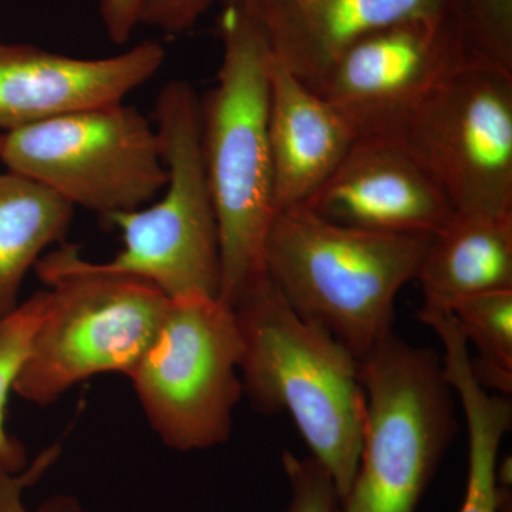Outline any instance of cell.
Listing matches in <instances>:
<instances>
[{
	"mask_svg": "<svg viewBox=\"0 0 512 512\" xmlns=\"http://www.w3.org/2000/svg\"><path fill=\"white\" fill-rule=\"evenodd\" d=\"M232 309L241 338L244 394L259 412L292 417L311 457L328 471L342 497L362 448L366 399L359 360L293 311L268 275Z\"/></svg>",
	"mask_w": 512,
	"mask_h": 512,
	"instance_id": "obj_1",
	"label": "cell"
},
{
	"mask_svg": "<svg viewBox=\"0 0 512 512\" xmlns=\"http://www.w3.org/2000/svg\"><path fill=\"white\" fill-rule=\"evenodd\" d=\"M217 84L201 103V141L220 232V299L234 306L264 278L276 212L266 47L237 5L222 12Z\"/></svg>",
	"mask_w": 512,
	"mask_h": 512,
	"instance_id": "obj_2",
	"label": "cell"
},
{
	"mask_svg": "<svg viewBox=\"0 0 512 512\" xmlns=\"http://www.w3.org/2000/svg\"><path fill=\"white\" fill-rule=\"evenodd\" d=\"M430 241L342 227L293 205L272 221L265 269L293 311L360 362L393 332L394 302L417 278Z\"/></svg>",
	"mask_w": 512,
	"mask_h": 512,
	"instance_id": "obj_3",
	"label": "cell"
},
{
	"mask_svg": "<svg viewBox=\"0 0 512 512\" xmlns=\"http://www.w3.org/2000/svg\"><path fill=\"white\" fill-rule=\"evenodd\" d=\"M35 271L47 286L46 309L13 392L47 406L94 376H130L170 298L147 282L90 271L73 245L43 255Z\"/></svg>",
	"mask_w": 512,
	"mask_h": 512,
	"instance_id": "obj_4",
	"label": "cell"
},
{
	"mask_svg": "<svg viewBox=\"0 0 512 512\" xmlns=\"http://www.w3.org/2000/svg\"><path fill=\"white\" fill-rule=\"evenodd\" d=\"M359 366L362 448L338 512H416L457 431L443 360L392 332Z\"/></svg>",
	"mask_w": 512,
	"mask_h": 512,
	"instance_id": "obj_5",
	"label": "cell"
},
{
	"mask_svg": "<svg viewBox=\"0 0 512 512\" xmlns=\"http://www.w3.org/2000/svg\"><path fill=\"white\" fill-rule=\"evenodd\" d=\"M154 127L168 174L163 197L109 218L120 228L123 248L106 262L83 258L84 266L147 282L170 299L220 298V232L202 156L201 101L190 83L165 84Z\"/></svg>",
	"mask_w": 512,
	"mask_h": 512,
	"instance_id": "obj_6",
	"label": "cell"
},
{
	"mask_svg": "<svg viewBox=\"0 0 512 512\" xmlns=\"http://www.w3.org/2000/svg\"><path fill=\"white\" fill-rule=\"evenodd\" d=\"M0 161L107 220L150 204L168 178L156 127L124 101L8 131Z\"/></svg>",
	"mask_w": 512,
	"mask_h": 512,
	"instance_id": "obj_7",
	"label": "cell"
},
{
	"mask_svg": "<svg viewBox=\"0 0 512 512\" xmlns=\"http://www.w3.org/2000/svg\"><path fill=\"white\" fill-rule=\"evenodd\" d=\"M234 309L220 298L170 299L150 348L128 379L165 447L190 453L229 439L244 387Z\"/></svg>",
	"mask_w": 512,
	"mask_h": 512,
	"instance_id": "obj_8",
	"label": "cell"
},
{
	"mask_svg": "<svg viewBox=\"0 0 512 512\" xmlns=\"http://www.w3.org/2000/svg\"><path fill=\"white\" fill-rule=\"evenodd\" d=\"M394 140L456 214H512V76L457 70Z\"/></svg>",
	"mask_w": 512,
	"mask_h": 512,
	"instance_id": "obj_9",
	"label": "cell"
},
{
	"mask_svg": "<svg viewBox=\"0 0 512 512\" xmlns=\"http://www.w3.org/2000/svg\"><path fill=\"white\" fill-rule=\"evenodd\" d=\"M450 15L400 20L357 39L318 87L357 138L394 140L463 69Z\"/></svg>",
	"mask_w": 512,
	"mask_h": 512,
	"instance_id": "obj_10",
	"label": "cell"
},
{
	"mask_svg": "<svg viewBox=\"0 0 512 512\" xmlns=\"http://www.w3.org/2000/svg\"><path fill=\"white\" fill-rule=\"evenodd\" d=\"M164 62L165 49L154 40L94 59L0 40V128L8 133L121 103L153 79Z\"/></svg>",
	"mask_w": 512,
	"mask_h": 512,
	"instance_id": "obj_11",
	"label": "cell"
},
{
	"mask_svg": "<svg viewBox=\"0 0 512 512\" xmlns=\"http://www.w3.org/2000/svg\"><path fill=\"white\" fill-rule=\"evenodd\" d=\"M302 205L333 224L389 235L433 237L456 215L402 144L377 138H357Z\"/></svg>",
	"mask_w": 512,
	"mask_h": 512,
	"instance_id": "obj_12",
	"label": "cell"
},
{
	"mask_svg": "<svg viewBox=\"0 0 512 512\" xmlns=\"http://www.w3.org/2000/svg\"><path fill=\"white\" fill-rule=\"evenodd\" d=\"M453 0H238L269 55L312 90L360 37L400 20L447 15Z\"/></svg>",
	"mask_w": 512,
	"mask_h": 512,
	"instance_id": "obj_13",
	"label": "cell"
},
{
	"mask_svg": "<svg viewBox=\"0 0 512 512\" xmlns=\"http://www.w3.org/2000/svg\"><path fill=\"white\" fill-rule=\"evenodd\" d=\"M276 210L301 205L356 141L342 116L266 50Z\"/></svg>",
	"mask_w": 512,
	"mask_h": 512,
	"instance_id": "obj_14",
	"label": "cell"
},
{
	"mask_svg": "<svg viewBox=\"0 0 512 512\" xmlns=\"http://www.w3.org/2000/svg\"><path fill=\"white\" fill-rule=\"evenodd\" d=\"M417 281L424 308L450 311L461 299L512 289V214H456L431 237Z\"/></svg>",
	"mask_w": 512,
	"mask_h": 512,
	"instance_id": "obj_15",
	"label": "cell"
},
{
	"mask_svg": "<svg viewBox=\"0 0 512 512\" xmlns=\"http://www.w3.org/2000/svg\"><path fill=\"white\" fill-rule=\"evenodd\" d=\"M436 335L443 343L444 373L463 406L468 431L466 495L458 512H511V467L498 461L501 441L512 426L510 397L477 382L471 350L454 323H443Z\"/></svg>",
	"mask_w": 512,
	"mask_h": 512,
	"instance_id": "obj_16",
	"label": "cell"
},
{
	"mask_svg": "<svg viewBox=\"0 0 512 512\" xmlns=\"http://www.w3.org/2000/svg\"><path fill=\"white\" fill-rule=\"evenodd\" d=\"M72 205L22 175L0 174V316L19 305V292L43 252L64 237Z\"/></svg>",
	"mask_w": 512,
	"mask_h": 512,
	"instance_id": "obj_17",
	"label": "cell"
},
{
	"mask_svg": "<svg viewBox=\"0 0 512 512\" xmlns=\"http://www.w3.org/2000/svg\"><path fill=\"white\" fill-rule=\"evenodd\" d=\"M468 348L474 346L471 369L490 392H512V289L480 293L461 299L450 311Z\"/></svg>",
	"mask_w": 512,
	"mask_h": 512,
	"instance_id": "obj_18",
	"label": "cell"
},
{
	"mask_svg": "<svg viewBox=\"0 0 512 512\" xmlns=\"http://www.w3.org/2000/svg\"><path fill=\"white\" fill-rule=\"evenodd\" d=\"M448 15L464 67L512 76V0H453Z\"/></svg>",
	"mask_w": 512,
	"mask_h": 512,
	"instance_id": "obj_19",
	"label": "cell"
},
{
	"mask_svg": "<svg viewBox=\"0 0 512 512\" xmlns=\"http://www.w3.org/2000/svg\"><path fill=\"white\" fill-rule=\"evenodd\" d=\"M46 302L47 292H36L8 315L0 316V463L15 471L23 470L29 463L25 447L6 429V403L28 356Z\"/></svg>",
	"mask_w": 512,
	"mask_h": 512,
	"instance_id": "obj_20",
	"label": "cell"
},
{
	"mask_svg": "<svg viewBox=\"0 0 512 512\" xmlns=\"http://www.w3.org/2000/svg\"><path fill=\"white\" fill-rule=\"evenodd\" d=\"M282 466L289 484L284 512H338L339 494L328 471L315 458L282 454Z\"/></svg>",
	"mask_w": 512,
	"mask_h": 512,
	"instance_id": "obj_21",
	"label": "cell"
},
{
	"mask_svg": "<svg viewBox=\"0 0 512 512\" xmlns=\"http://www.w3.org/2000/svg\"><path fill=\"white\" fill-rule=\"evenodd\" d=\"M57 457L59 447H50L23 470H10L0 463V512H87L83 504L69 494L53 495L36 510L25 503L26 490L45 476Z\"/></svg>",
	"mask_w": 512,
	"mask_h": 512,
	"instance_id": "obj_22",
	"label": "cell"
},
{
	"mask_svg": "<svg viewBox=\"0 0 512 512\" xmlns=\"http://www.w3.org/2000/svg\"><path fill=\"white\" fill-rule=\"evenodd\" d=\"M238 0H222L232 6ZM212 0H147L141 25L153 26L167 35H181L190 30L210 8Z\"/></svg>",
	"mask_w": 512,
	"mask_h": 512,
	"instance_id": "obj_23",
	"label": "cell"
},
{
	"mask_svg": "<svg viewBox=\"0 0 512 512\" xmlns=\"http://www.w3.org/2000/svg\"><path fill=\"white\" fill-rule=\"evenodd\" d=\"M147 0H99L101 22L111 42L124 45L141 25Z\"/></svg>",
	"mask_w": 512,
	"mask_h": 512,
	"instance_id": "obj_24",
	"label": "cell"
}]
</instances>
